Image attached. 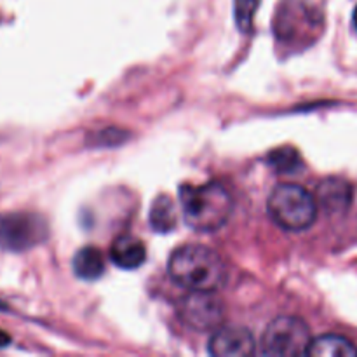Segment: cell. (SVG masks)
<instances>
[{
  "label": "cell",
  "instance_id": "obj_14",
  "mask_svg": "<svg viewBox=\"0 0 357 357\" xmlns=\"http://www.w3.org/2000/svg\"><path fill=\"white\" fill-rule=\"evenodd\" d=\"M267 162L278 173H296L303 167L302 155L293 146H282V149L271 152L267 157Z\"/></svg>",
  "mask_w": 357,
  "mask_h": 357
},
{
  "label": "cell",
  "instance_id": "obj_7",
  "mask_svg": "<svg viewBox=\"0 0 357 357\" xmlns=\"http://www.w3.org/2000/svg\"><path fill=\"white\" fill-rule=\"evenodd\" d=\"M180 317L197 331L215 330L223 319V305L216 296L206 291H194L181 300Z\"/></svg>",
  "mask_w": 357,
  "mask_h": 357
},
{
  "label": "cell",
  "instance_id": "obj_10",
  "mask_svg": "<svg viewBox=\"0 0 357 357\" xmlns=\"http://www.w3.org/2000/svg\"><path fill=\"white\" fill-rule=\"evenodd\" d=\"M110 260L124 271L139 268L146 260L145 243L135 236L117 237L110 246Z\"/></svg>",
  "mask_w": 357,
  "mask_h": 357
},
{
  "label": "cell",
  "instance_id": "obj_12",
  "mask_svg": "<svg viewBox=\"0 0 357 357\" xmlns=\"http://www.w3.org/2000/svg\"><path fill=\"white\" fill-rule=\"evenodd\" d=\"M307 356L312 357H356L357 347L351 340L338 335H323L310 340Z\"/></svg>",
  "mask_w": 357,
  "mask_h": 357
},
{
  "label": "cell",
  "instance_id": "obj_5",
  "mask_svg": "<svg viewBox=\"0 0 357 357\" xmlns=\"http://www.w3.org/2000/svg\"><path fill=\"white\" fill-rule=\"evenodd\" d=\"M310 340L309 328L302 319L291 316L278 317L261 335L260 352L271 357L305 356Z\"/></svg>",
  "mask_w": 357,
  "mask_h": 357
},
{
  "label": "cell",
  "instance_id": "obj_2",
  "mask_svg": "<svg viewBox=\"0 0 357 357\" xmlns=\"http://www.w3.org/2000/svg\"><path fill=\"white\" fill-rule=\"evenodd\" d=\"M178 197L185 223L197 232H215L222 229L234 211L232 195L216 181L181 185Z\"/></svg>",
  "mask_w": 357,
  "mask_h": 357
},
{
  "label": "cell",
  "instance_id": "obj_15",
  "mask_svg": "<svg viewBox=\"0 0 357 357\" xmlns=\"http://www.w3.org/2000/svg\"><path fill=\"white\" fill-rule=\"evenodd\" d=\"M260 0H234V16L241 31H250L253 28L255 14H257Z\"/></svg>",
  "mask_w": 357,
  "mask_h": 357
},
{
  "label": "cell",
  "instance_id": "obj_18",
  "mask_svg": "<svg viewBox=\"0 0 357 357\" xmlns=\"http://www.w3.org/2000/svg\"><path fill=\"white\" fill-rule=\"evenodd\" d=\"M6 309H7V307L3 305V303H2V300H0V310H6Z\"/></svg>",
  "mask_w": 357,
  "mask_h": 357
},
{
  "label": "cell",
  "instance_id": "obj_11",
  "mask_svg": "<svg viewBox=\"0 0 357 357\" xmlns=\"http://www.w3.org/2000/svg\"><path fill=\"white\" fill-rule=\"evenodd\" d=\"M72 267L79 279L96 281V279H100L105 274L107 261H105L103 253L100 250H96L94 246H86L77 251L75 257H73Z\"/></svg>",
  "mask_w": 357,
  "mask_h": 357
},
{
  "label": "cell",
  "instance_id": "obj_8",
  "mask_svg": "<svg viewBox=\"0 0 357 357\" xmlns=\"http://www.w3.org/2000/svg\"><path fill=\"white\" fill-rule=\"evenodd\" d=\"M257 351V342L246 328H218L209 340V354L216 357H248Z\"/></svg>",
  "mask_w": 357,
  "mask_h": 357
},
{
  "label": "cell",
  "instance_id": "obj_1",
  "mask_svg": "<svg viewBox=\"0 0 357 357\" xmlns=\"http://www.w3.org/2000/svg\"><path fill=\"white\" fill-rule=\"evenodd\" d=\"M171 279L190 291L213 293L227 282V265L218 253L201 244H187L174 251L167 265Z\"/></svg>",
  "mask_w": 357,
  "mask_h": 357
},
{
  "label": "cell",
  "instance_id": "obj_17",
  "mask_svg": "<svg viewBox=\"0 0 357 357\" xmlns=\"http://www.w3.org/2000/svg\"><path fill=\"white\" fill-rule=\"evenodd\" d=\"M352 21H354V26H356V30H357V6H356V9H354V16H352Z\"/></svg>",
  "mask_w": 357,
  "mask_h": 357
},
{
  "label": "cell",
  "instance_id": "obj_3",
  "mask_svg": "<svg viewBox=\"0 0 357 357\" xmlns=\"http://www.w3.org/2000/svg\"><path fill=\"white\" fill-rule=\"evenodd\" d=\"M324 26V10L312 0H282L275 13L274 35L288 47H307Z\"/></svg>",
  "mask_w": 357,
  "mask_h": 357
},
{
  "label": "cell",
  "instance_id": "obj_6",
  "mask_svg": "<svg viewBox=\"0 0 357 357\" xmlns=\"http://www.w3.org/2000/svg\"><path fill=\"white\" fill-rule=\"evenodd\" d=\"M47 223L33 213H2L0 215V250L24 251L47 239Z\"/></svg>",
  "mask_w": 357,
  "mask_h": 357
},
{
  "label": "cell",
  "instance_id": "obj_9",
  "mask_svg": "<svg viewBox=\"0 0 357 357\" xmlns=\"http://www.w3.org/2000/svg\"><path fill=\"white\" fill-rule=\"evenodd\" d=\"M352 187L344 178H328L317 187V204L328 215H342L349 209L352 202Z\"/></svg>",
  "mask_w": 357,
  "mask_h": 357
},
{
  "label": "cell",
  "instance_id": "obj_4",
  "mask_svg": "<svg viewBox=\"0 0 357 357\" xmlns=\"http://www.w3.org/2000/svg\"><path fill=\"white\" fill-rule=\"evenodd\" d=\"M317 199L296 183H281L271 192L267 201L268 215L281 229L302 232L317 218Z\"/></svg>",
  "mask_w": 357,
  "mask_h": 357
},
{
  "label": "cell",
  "instance_id": "obj_16",
  "mask_svg": "<svg viewBox=\"0 0 357 357\" xmlns=\"http://www.w3.org/2000/svg\"><path fill=\"white\" fill-rule=\"evenodd\" d=\"M10 344V335L6 333L3 330H0V349L7 347Z\"/></svg>",
  "mask_w": 357,
  "mask_h": 357
},
{
  "label": "cell",
  "instance_id": "obj_13",
  "mask_svg": "<svg viewBox=\"0 0 357 357\" xmlns=\"http://www.w3.org/2000/svg\"><path fill=\"white\" fill-rule=\"evenodd\" d=\"M178 208L169 195H159L150 208V227L159 234L173 232L178 225Z\"/></svg>",
  "mask_w": 357,
  "mask_h": 357
}]
</instances>
